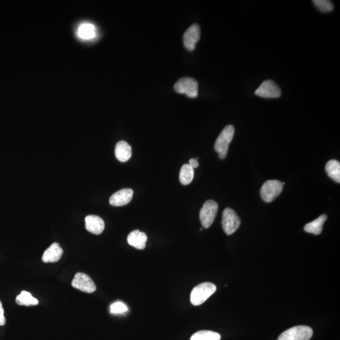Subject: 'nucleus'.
Instances as JSON below:
<instances>
[{
	"label": "nucleus",
	"mask_w": 340,
	"mask_h": 340,
	"mask_svg": "<svg viewBox=\"0 0 340 340\" xmlns=\"http://www.w3.org/2000/svg\"><path fill=\"white\" fill-rule=\"evenodd\" d=\"M188 164L193 169L197 168L199 165L197 159L194 158L190 159Z\"/></svg>",
	"instance_id": "obj_25"
},
{
	"label": "nucleus",
	"mask_w": 340,
	"mask_h": 340,
	"mask_svg": "<svg viewBox=\"0 0 340 340\" xmlns=\"http://www.w3.org/2000/svg\"><path fill=\"white\" fill-rule=\"evenodd\" d=\"M6 323L4 316V309L1 301H0V326H4Z\"/></svg>",
	"instance_id": "obj_24"
},
{
	"label": "nucleus",
	"mask_w": 340,
	"mask_h": 340,
	"mask_svg": "<svg viewBox=\"0 0 340 340\" xmlns=\"http://www.w3.org/2000/svg\"><path fill=\"white\" fill-rule=\"evenodd\" d=\"M77 35L79 39L85 41L94 39L96 36V29L92 23H82L77 30Z\"/></svg>",
	"instance_id": "obj_17"
},
{
	"label": "nucleus",
	"mask_w": 340,
	"mask_h": 340,
	"mask_svg": "<svg viewBox=\"0 0 340 340\" xmlns=\"http://www.w3.org/2000/svg\"><path fill=\"white\" fill-rule=\"evenodd\" d=\"M194 177V169L188 164H185L180 172V181L183 185H187L192 182Z\"/></svg>",
	"instance_id": "obj_20"
},
{
	"label": "nucleus",
	"mask_w": 340,
	"mask_h": 340,
	"mask_svg": "<svg viewBox=\"0 0 340 340\" xmlns=\"http://www.w3.org/2000/svg\"><path fill=\"white\" fill-rule=\"evenodd\" d=\"M218 211V204L212 200L207 201L200 211L201 222L204 228H209L213 224Z\"/></svg>",
	"instance_id": "obj_4"
},
{
	"label": "nucleus",
	"mask_w": 340,
	"mask_h": 340,
	"mask_svg": "<svg viewBox=\"0 0 340 340\" xmlns=\"http://www.w3.org/2000/svg\"><path fill=\"white\" fill-rule=\"evenodd\" d=\"M71 285L74 288L86 293L91 294L97 290L94 281L89 275L83 273H77L73 278Z\"/></svg>",
	"instance_id": "obj_8"
},
{
	"label": "nucleus",
	"mask_w": 340,
	"mask_h": 340,
	"mask_svg": "<svg viewBox=\"0 0 340 340\" xmlns=\"http://www.w3.org/2000/svg\"><path fill=\"white\" fill-rule=\"evenodd\" d=\"M235 132V127L232 125H229L222 130L219 137L217 138L214 149L215 151L218 153L220 159H223L226 157L230 144L232 141Z\"/></svg>",
	"instance_id": "obj_2"
},
{
	"label": "nucleus",
	"mask_w": 340,
	"mask_h": 340,
	"mask_svg": "<svg viewBox=\"0 0 340 340\" xmlns=\"http://www.w3.org/2000/svg\"><path fill=\"white\" fill-rule=\"evenodd\" d=\"M326 171L331 179L337 183H340V163L335 159L329 161L326 165Z\"/></svg>",
	"instance_id": "obj_18"
},
{
	"label": "nucleus",
	"mask_w": 340,
	"mask_h": 340,
	"mask_svg": "<svg viewBox=\"0 0 340 340\" xmlns=\"http://www.w3.org/2000/svg\"><path fill=\"white\" fill-rule=\"evenodd\" d=\"M117 159L121 162H126L131 158L132 148L128 143L121 140L117 143L115 148Z\"/></svg>",
	"instance_id": "obj_15"
},
{
	"label": "nucleus",
	"mask_w": 340,
	"mask_h": 340,
	"mask_svg": "<svg viewBox=\"0 0 340 340\" xmlns=\"http://www.w3.org/2000/svg\"><path fill=\"white\" fill-rule=\"evenodd\" d=\"M216 286L211 282L199 284L193 289L190 294V302L198 306L205 302L216 291Z\"/></svg>",
	"instance_id": "obj_1"
},
{
	"label": "nucleus",
	"mask_w": 340,
	"mask_h": 340,
	"mask_svg": "<svg viewBox=\"0 0 340 340\" xmlns=\"http://www.w3.org/2000/svg\"><path fill=\"white\" fill-rule=\"evenodd\" d=\"M148 237L146 233L139 230L132 231L127 237V242L129 244L137 249H144Z\"/></svg>",
	"instance_id": "obj_14"
},
{
	"label": "nucleus",
	"mask_w": 340,
	"mask_h": 340,
	"mask_svg": "<svg viewBox=\"0 0 340 340\" xmlns=\"http://www.w3.org/2000/svg\"><path fill=\"white\" fill-rule=\"evenodd\" d=\"M175 91L179 94H185L190 98H196L199 94V84L195 79L192 78H182L175 83Z\"/></svg>",
	"instance_id": "obj_7"
},
{
	"label": "nucleus",
	"mask_w": 340,
	"mask_h": 340,
	"mask_svg": "<svg viewBox=\"0 0 340 340\" xmlns=\"http://www.w3.org/2000/svg\"><path fill=\"white\" fill-rule=\"evenodd\" d=\"M201 38V28L194 23L188 29L183 35V43L186 48L190 51L195 49L196 44Z\"/></svg>",
	"instance_id": "obj_10"
},
{
	"label": "nucleus",
	"mask_w": 340,
	"mask_h": 340,
	"mask_svg": "<svg viewBox=\"0 0 340 340\" xmlns=\"http://www.w3.org/2000/svg\"><path fill=\"white\" fill-rule=\"evenodd\" d=\"M326 219H327V216L326 214L321 215L318 218L305 224L304 231L305 232L311 233L313 235H320L323 231L324 223L325 222Z\"/></svg>",
	"instance_id": "obj_16"
},
{
	"label": "nucleus",
	"mask_w": 340,
	"mask_h": 340,
	"mask_svg": "<svg viewBox=\"0 0 340 340\" xmlns=\"http://www.w3.org/2000/svg\"><path fill=\"white\" fill-rule=\"evenodd\" d=\"M313 331L307 326H294L281 333L278 340H309Z\"/></svg>",
	"instance_id": "obj_3"
},
{
	"label": "nucleus",
	"mask_w": 340,
	"mask_h": 340,
	"mask_svg": "<svg viewBox=\"0 0 340 340\" xmlns=\"http://www.w3.org/2000/svg\"><path fill=\"white\" fill-rule=\"evenodd\" d=\"M63 254V249L60 244L54 243L44 251L42 260L44 263H55L59 261Z\"/></svg>",
	"instance_id": "obj_13"
},
{
	"label": "nucleus",
	"mask_w": 340,
	"mask_h": 340,
	"mask_svg": "<svg viewBox=\"0 0 340 340\" xmlns=\"http://www.w3.org/2000/svg\"><path fill=\"white\" fill-rule=\"evenodd\" d=\"M220 334L216 332L202 330L193 334L190 340H220Z\"/></svg>",
	"instance_id": "obj_21"
},
{
	"label": "nucleus",
	"mask_w": 340,
	"mask_h": 340,
	"mask_svg": "<svg viewBox=\"0 0 340 340\" xmlns=\"http://www.w3.org/2000/svg\"><path fill=\"white\" fill-rule=\"evenodd\" d=\"M85 228L89 232L99 235L105 229V222L99 216L90 215L85 218Z\"/></svg>",
	"instance_id": "obj_12"
},
{
	"label": "nucleus",
	"mask_w": 340,
	"mask_h": 340,
	"mask_svg": "<svg viewBox=\"0 0 340 340\" xmlns=\"http://www.w3.org/2000/svg\"><path fill=\"white\" fill-rule=\"evenodd\" d=\"M128 307L123 302L118 301L110 305V313L112 315H122L128 311Z\"/></svg>",
	"instance_id": "obj_23"
},
{
	"label": "nucleus",
	"mask_w": 340,
	"mask_h": 340,
	"mask_svg": "<svg viewBox=\"0 0 340 340\" xmlns=\"http://www.w3.org/2000/svg\"><path fill=\"white\" fill-rule=\"evenodd\" d=\"M223 230L228 235H233L241 225V219L233 209L226 208L222 213Z\"/></svg>",
	"instance_id": "obj_6"
},
{
	"label": "nucleus",
	"mask_w": 340,
	"mask_h": 340,
	"mask_svg": "<svg viewBox=\"0 0 340 340\" xmlns=\"http://www.w3.org/2000/svg\"><path fill=\"white\" fill-rule=\"evenodd\" d=\"M16 302L19 305L31 306L39 304V301L33 296L30 292L23 291L16 297Z\"/></svg>",
	"instance_id": "obj_19"
},
{
	"label": "nucleus",
	"mask_w": 340,
	"mask_h": 340,
	"mask_svg": "<svg viewBox=\"0 0 340 340\" xmlns=\"http://www.w3.org/2000/svg\"><path fill=\"white\" fill-rule=\"evenodd\" d=\"M134 192L131 188H124L110 196L109 203L112 206H124L131 201Z\"/></svg>",
	"instance_id": "obj_11"
},
{
	"label": "nucleus",
	"mask_w": 340,
	"mask_h": 340,
	"mask_svg": "<svg viewBox=\"0 0 340 340\" xmlns=\"http://www.w3.org/2000/svg\"><path fill=\"white\" fill-rule=\"evenodd\" d=\"M283 184L279 180H268L261 188V196L266 203H271L279 196L283 190Z\"/></svg>",
	"instance_id": "obj_5"
},
{
	"label": "nucleus",
	"mask_w": 340,
	"mask_h": 340,
	"mask_svg": "<svg viewBox=\"0 0 340 340\" xmlns=\"http://www.w3.org/2000/svg\"><path fill=\"white\" fill-rule=\"evenodd\" d=\"M257 96L267 98H277L281 96V89L275 82L266 80L260 84L254 92Z\"/></svg>",
	"instance_id": "obj_9"
},
{
	"label": "nucleus",
	"mask_w": 340,
	"mask_h": 340,
	"mask_svg": "<svg viewBox=\"0 0 340 340\" xmlns=\"http://www.w3.org/2000/svg\"><path fill=\"white\" fill-rule=\"evenodd\" d=\"M313 4L321 12L328 13L333 11L334 5L333 3L328 0H313Z\"/></svg>",
	"instance_id": "obj_22"
}]
</instances>
